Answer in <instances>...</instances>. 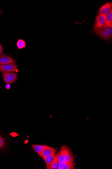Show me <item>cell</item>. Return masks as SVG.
Wrapping results in <instances>:
<instances>
[{"mask_svg": "<svg viewBox=\"0 0 112 169\" xmlns=\"http://www.w3.org/2000/svg\"><path fill=\"white\" fill-rule=\"evenodd\" d=\"M94 31L96 34L103 39L105 40L110 39L112 35V24H105L99 29Z\"/></svg>", "mask_w": 112, "mask_h": 169, "instance_id": "6da1fadb", "label": "cell"}, {"mask_svg": "<svg viewBox=\"0 0 112 169\" xmlns=\"http://www.w3.org/2000/svg\"><path fill=\"white\" fill-rule=\"evenodd\" d=\"M4 81L7 84H12L17 80L18 77L17 73L14 72L3 73Z\"/></svg>", "mask_w": 112, "mask_h": 169, "instance_id": "7a4b0ae2", "label": "cell"}, {"mask_svg": "<svg viewBox=\"0 0 112 169\" xmlns=\"http://www.w3.org/2000/svg\"><path fill=\"white\" fill-rule=\"evenodd\" d=\"M18 66L15 63L0 65V71L3 73L14 72L17 70Z\"/></svg>", "mask_w": 112, "mask_h": 169, "instance_id": "3957f363", "label": "cell"}, {"mask_svg": "<svg viewBox=\"0 0 112 169\" xmlns=\"http://www.w3.org/2000/svg\"><path fill=\"white\" fill-rule=\"evenodd\" d=\"M105 15L98 14L96 16L93 29L94 30H97L102 27L105 24Z\"/></svg>", "mask_w": 112, "mask_h": 169, "instance_id": "277c9868", "label": "cell"}, {"mask_svg": "<svg viewBox=\"0 0 112 169\" xmlns=\"http://www.w3.org/2000/svg\"><path fill=\"white\" fill-rule=\"evenodd\" d=\"M74 157H73L72 151L69 148L67 147L65 149L64 156V161L66 163L74 162Z\"/></svg>", "mask_w": 112, "mask_h": 169, "instance_id": "5b68a950", "label": "cell"}, {"mask_svg": "<svg viewBox=\"0 0 112 169\" xmlns=\"http://www.w3.org/2000/svg\"><path fill=\"white\" fill-rule=\"evenodd\" d=\"M15 63L14 59L7 55H3L0 56V65H5Z\"/></svg>", "mask_w": 112, "mask_h": 169, "instance_id": "8992f818", "label": "cell"}, {"mask_svg": "<svg viewBox=\"0 0 112 169\" xmlns=\"http://www.w3.org/2000/svg\"><path fill=\"white\" fill-rule=\"evenodd\" d=\"M48 146L46 145H31V149L39 155L40 157H42V154L43 151Z\"/></svg>", "mask_w": 112, "mask_h": 169, "instance_id": "52a82bcc", "label": "cell"}, {"mask_svg": "<svg viewBox=\"0 0 112 169\" xmlns=\"http://www.w3.org/2000/svg\"><path fill=\"white\" fill-rule=\"evenodd\" d=\"M112 2L107 3L101 7L99 11V14L106 15L112 8Z\"/></svg>", "mask_w": 112, "mask_h": 169, "instance_id": "ba28073f", "label": "cell"}, {"mask_svg": "<svg viewBox=\"0 0 112 169\" xmlns=\"http://www.w3.org/2000/svg\"><path fill=\"white\" fill-rule=\"evenodd\" d=\"M59 153L55 155L54 157L53 160L51 164L46 166V169H59V162L58 161Z\"/></svg>", "mask_w": 112, "mask_h": 169, "instance_id": "9c48e42d", "label": "cell"}, {"mask_svg": "<svg viewBox=\"0 0 112 169\" xmlns=\"http://www.w3.org/2000/svg\"><path fill=\"white\" fill-rule=\"evenodd\" d=\"M56 152L57 149H56L48 146L43 151L42 154V157L43 158H44L54 153H56Z\"/></svg>", "mask_w": 112, "mask_h": 169, "instance_id": "30bf717a", "label": "cell"}, {"mask_svg": "<svg viewBox=\"0 0 112 169\" xmlns=\"http://www.w3.org/2000/svg\"><path fill=\"white\" fill-rule=\"evenodd\" d=\"M67 146H63L61 148V150L59 152L58 157V161L59 163L64 162V156L65 153V149Z\"/></svg>", "mask_w": 112, "mask_h": 169, "instance_id": "8fae6325", "label": "cell"}, {"mask_svg": "<svg viewBox=\"0 0 112 169\" xmlns=\"http://www.w3.org/2000/svg\"><path fill=\"white\" fill-rule=\"evenodd\" d=\"M105 24L108 25L112 24V8L105 15Z\"/></svg>", "mask_w": 112, "mask_h": 169, "instance_id": "7c38bea8", "label": "cell"}, {"mask_svg": "<svg viewBox=\"0 0 112 169\" xmlns=\"http://www.w3.org/2000/svg\"><path fill=\"white\" fill-rule=\"evenodd\" d=\"M56 153H54L50 156L43 158V159L45 161L46 166L50 164L52 162Z\"/></svg>", "mask_w": 112, "mask_h": 169, "instance_id": "4fadbf2b", "label": "cell"}, {"mask_svg": "<svg viewBox=\"0 0 112 169\" xmlns=\"http://www.w3.org/2000/svg\"><path fill=\"white\" fill-rule=\"evenodd\" d=\"M17 45L19 49H22L26 47V43L25 41L21 39H19L17 42Z\"/></svg>", "mask_w": 112, "mask_h": 169, "instance_id": "5bb4252c", "label": "cell"}, {"mask_svg": "<svg viewBox=\"0 0 112 169\" xmlns=\"http://www.w3.org/2000/svg\"><path fill=\"white\" fill-rule=\"evenodd\" d=\"M75 169V164L73 162H69L66 163L62 169Z\"/></svg>", "mask_w": 112, "mask_h": 169, "instance_id": "9a60e30c", "label": "cell"}, {"mask_svg": "<svg viewBox=\"0 0 112 169\" xmlns=\"http://www.w3.org/2000/svg\"><path fill=\"white\" fill-rule=\"evenodd\" d=\"M5 144V141L1 135H0V149L3 147Z\"/></svg>", "mask_w": 112, "mask_h": 169, "instance_id": "2e32d148", "label": "cell"}, {"mask_svg": "<svg viewBox=\"0 0 112 169\" xmlns=\"http://www.w3.org/2000/svg\"><path fill=\"white\" fill-rule=\"evenodd\" d=\"M66 164V163L65 161L59 163V169H62L63 167H64V166Z\"/></svg>", "mask_w": 112, "mask_h": 169, "instance_id": "e0dca14e", "label": "cell"}, {"mask_svg": "<svg viewBox=\"0 0 112 169\" xmlns=\"http://www.w3.org/2000/svg\"><path fill=\"white\" fill-rule=\"evenodd\" d=\"M3 54V48L1 43H0V55Z\"/></svg>", "mask_w": 112, "mask_h": 169, "instance_id": "ac0fdd59", "label": "cell"}, {"mask_svg": "<svg viewBox=\"0 0 112 169\" xmlns=\"http://www.w3.org/2000/svg\"><path fill=\"white\" fill-rule=\"evenodd\" d=\"M5 88H7V90H9L11 88L10 85L9 84H7L6 86H5Z\"/></svg>", "mask_w": 112, "mask_h": 169, "instance_id": "d6986e66", "label": "cell"}, {"mask_svg": "<svg viewBox=\"0 0 112 169\" xmlns=\"http://www.w3.org/2000/svg\"><path fill=\"white\" fill-rule=\"evenodd\" d=\"M1 10H0V14H1Z\"/></svg>", "mask_w": 112, "mask_h": 169, "instance_id": "ffe728a7", "label": "cell"}]
</instances>
